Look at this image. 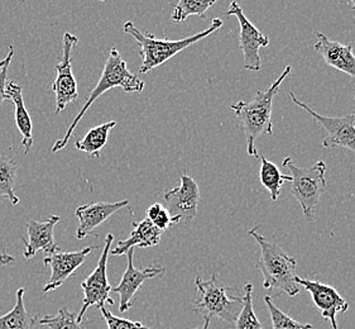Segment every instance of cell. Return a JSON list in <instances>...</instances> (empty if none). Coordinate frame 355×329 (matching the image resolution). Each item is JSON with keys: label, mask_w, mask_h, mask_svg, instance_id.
<instances>
[{"label": "cell", "mask_w": 355, "mask_h": 329, "mask_svg": "<svg viewBox=\"0 0 355 329\" xmlns=\"http://www.w3.org/2000/svg\"><path fill=\"white\" fill-rule=\"evenodd\" d=\"M114 87H121L124 93H142L144 89V81L139 76L129 71L128 66L121 58L119 51L115 47L110 50L98 85L95 86L90 96L86 99L84 107L80 109L78 115L72 121L71 126L67 128L64 138L58 140L56 144H53L52 152H58L64 149L73 135V130L76 128L78 122L83 119V117L87 112V109L92 107L94 101H98L103 94L107 93V90H112Z\"/></svg>", "instance_id": "3957f363"}, {"label": "cell", "mask_w": 355, "mask_h": 329, "mask_svg": "<svg viewBox=\"0 0 355 329\" xmlns=\"http://www.w3.org/2000/svg\"><path fill=\"white\" fill-rule=\"evenodd\" d=\"M128 258V265L125 269V272L121 278L119 285L112 289L114 293L119 294V312L125 313L129 309L133 307L135 301V295L139 292V289L143 287V284L147 280L153 279V278H162L164 275V267L159 265L147 267L143 270L135 269L133 265V256H135V248L130 250L125 253Z\"/></svg>", "instance_id": "7c38bea8"}, {"label": "cell", "mask_w": 355, "mask_h": 329, "mask_svg": "<svg viewBox=\"0 0 355 329\" xmlns=\"http://www.w3.org/2000/svg\"><path fill=\"white\" fill-rule=\"evenodd\" d=\"M41 326L49 329H83L78 322V313H72L67 308H61L56 315H47L40 321Z\"/></svg>", "instance_id": "4316f807"}, {"label": "cell", "mask_w": 355, "mask_h": 329, "mask_svg": "<svg viewBox=\"0 0 355 329\" xmlns=\"http://www.w3.org/2000/svg\"><path fill=\"white\" fill-rule=\"evenodd\" d=\"M227 17H235L241 27L239 43L243 51V67L249 71H259L261 70V56L259 50L270 44V38L261 33L256 26H253L238 3H230L227 9Z\"/></svg>", "instance_id": "30bf717a"}, {"label": "cell", "mask_w": 355, "mask_h": 329, "mask_svg": "<svg viewBox=\"0 0 355 329\" xmlns=\"http://www.w3.org/2000/svg\"><path fill=\"white\" fill-rule=\"evenodd\" d=\"M24 293L26 290L23 287L17 290L15 308L0 317V329H33L36 317L27 313L24 307Z\"/></svg>", "instance_id": "44dd1931"}, {"label": "cell", "mask_w": 355, "mask_h": 329, "mask_svg": "<svg viewBox=\"0 0 355 329\" xmlns=\"http://www.w3.org/2000/svg\"><path fill=\"white\" fill-rule=\"evenodd\" d=\"M78 38L70 32H66L62 41V61L56 65L57 76L52 90L56 96V113H61L67 104L78 101V84L72 74V49L78 44Z\"/></svg>", "instance_id": "8fae6325"}, {"label": "cell", "mask_w": 355, "mask_h": 329, "mask_svg": "<svg viewBox=\"0 0 355 329\" xmlns=\"http://www.w3.org/2000/svg\"><path fill=\"white\" fill-rule=\"evenodd\" d=\"M292 72L291 66H286L282 74L264 90H257L256 96L252 101H238L232 104L235 115L242 123L243 132L247 141V152L250 158H259L256 149L257 138L264 135H272V106L277 95L279 86Z\"/></svg>", "instance_id": "6da1fadb"}, {"label": "cell", "mask_w": 355, "mask_h": 329, "mask_svg": "<svg viewBox=\"0 0 355 329\" xmlns=\"http://www.w3.org/2000/svg\"><path fill=\"white\" fill-rule=\"evenodd\" d=\"M147 219L150 221L156 228L159 229L161 232L167 230L172 226V219H171L170 213L166 208L159 204L155 203L147 209Z\"/></svg>", "instance_id": "83f0119b"}, {"label": "cell", "mask_w": 355, "mask_h": 329, "mask_svg": "<svg viewBox=\"0 0 355 329\" xmlns=\"http://www.w3.org/2000/svg\"><path fill=\"white\" fill-rule=\"evenodd\" d=\"M95 248L96 246L85 247L75 252H62L57 250L50 256L43 258V264L51 267V278L43 287V293H50L52 290H56L57 287H62L66 280L85 262L86 258Z\"/></svg>", "instance_id": "5bb4252c"}, {"label": "cell", "mask_w": 355, "mask_h": 329, "mask_svg": "<svg viewBox=\"0 0 355 329\" xmlns=\"http://www.w3.org/2000/svg\"><path fill=\"white\" fill-rule=\"evenodd\" d=\"M115 126H116V122L110 121V122L103 123L100 126L94 127L86 133L84 138L76 141L75 147L90 158H99L100 151L107 146L110 130Z\"/></svg>", "instance_id": "ffe728a7"}, {"label": "cell", "mask_w": 355, "mask_h": 329, "mask_svg": "<svg viewBox=\"0 0 355 329\" xmlns=\"http://www.w3.org/2000/svg\"><path fill=\"white\" fill-rule=\"evenodd\" d=\"M195 285L199 298L195 301L193 312L204 315V318H218L229 324H235L243 308V299L230 295V289L221 282L218 273H213L209 280L196 278Z\"/></svg>", "instance_id": "5b68a950"}, {"label": "cell", "mask_w": 355, "mask_h": 329, "mask_svg": "<svg viewBox=\"0 0 355 329\" xmlns=\"http://www.w3.org/2000/svg\"><path fill=\"white\" fill-rule=\"evenodd\" d=\"M209 327H210V319L204 318V324H202V327H199V328L195 329H209Z\"/></svg>", "instance_id": "d6a6232c"}, {"label": "cell", "mask_w": 355, "mask_h": 329, "mask_svg": "<svg viewBox=\"0 0 355 329\" xmlns=\"http://www.w3.org/2000/svg\"><path fill=\"white\" fill-rule=\"evenodd\" d=\"M162 232L156 228L152 223L146 218L141 222L133 223V230L128 239H124L118 242V246L114 248L110 253L114 256H121L125 255L130 248L141 247H155L161 242Z\"/></svg>", "instance_id": "ac0fdd59"}, {"label": "cell", "mask_w": 355, "mask_h": 329, "mask_svg": "<svg viewBox=\"0 0 355 329\" xmlns=\"http://www.w3.org/2000/svg\"><path fill=\"white\" fill-rule=\"evenodd\" d=\"M282 166L292 172L291 194L299 201L307 221H313L315 209L327 189V164L318 161L310 167H299L291 158H286Z\"/></svg>", "instance_id": "8992f818"}, {"label": "cell", "mask_w": 355, "mask_h": 329, "mask_svg": "<svg viewBox=\"0 0 355 329\" xmlns=\"http://www.w3.org/2000/svg\"><path fill=\"white\" fill-rule=\"evenodd\" d=\"M7 94L9 95V99L15 104V124L23 137L21 144L24 149V153H28L33 146V124L29 117L28 110L24 106L23 89L15 81H8Z\"/></svg>", "instance_id": "d6986e66"}, {"label": "cell", "mask_w": 355, "mask_h": 329, "mask_svg": "<svg viewBox=\"0 0 355 329\" xmlns=\"http://www.w3.org/2000/svg\"><path fill=\"white\" fill-rule=\"evenodd\" d=\"M215 0H181L175 6V12L172 15V21L182 23L190 15H199L204 18L209 8L213 7Z\"/></svg>", "instance_id": "d4e9b609"}, {"label": "cell", "mask_w": 355, "mask_h": 329, "mask_svg": "<svg viewBox=\"0 0 355 329\" xmlns=\"http://www.w3.org/2000/svg\"><path fill=\"white\" fill-rule=\"evenodd\" d=\"M13 56H15V49H13V46H9V53H8L7 58H3V60L0 61V71H1V69H3L6 65L10 64Z\"/></svg>", "instance_id": "1f68e13d"}, {"label": "cell", "mask_w": 355, "mask_h": 329, "mask_svg": "<svg viewBox=\"0 0 355 329\" xmlns=\"http://www.w3.org/2000/svg\"><path fill=\"white\" fill-rule=\"evenodd\" d=\"M243 296V308L236 318L235 329H263L262 324L258 321L254 309H253V285L247 282L244 287Z\"/></svg>", "instance_id": "cb8c5ba5"}, {"label": "cell", "mask_w": 355, "mask_h": 329, "mask_svg": "<svg viewBox=\"0 0 355 329\" xmlns=\"http://www.w3.org/2000/svg\"><path fill=\"white\" fill-rule=\"evenodd\" d=\"M113 235H107L104 242V248L101 251L99 262L87 278L81 282V287L84 290V301H83V308L78 313V322L81 324L84 317H85L87 309L90 307L101 308L105 304L113 305L114 301L110 298L112 287L107 281V258L110 253V247L113 244Z\"/></svg>", "instance_id": "52a82bcc"}, {"label": "cell", "mask_w": 355, "mask_h": 329, "mask_svg": "<svg viewBox=\"0 0 355 329\" xmlns=\"http://www.w3.org/2000/svg\"><path fill=\"white\" fill-rule=\"evenodd\" d=\"M60 221L61 218L58 215H51L44 222L29 221L27 223L28 242H24V258L28 260L36 256L38 251H42L46 258L60 250L53 236V229Z\"/></svg>", "instance_id": "2e32d148"}, {"label": "cell", "mask_w": 355, "mask_h": 329, "mask_svg": "<svg viewBox=\"0 0 355 329\" xmlns=\"http://www.w3.org/2000/svg\"><path fill=\"white\" fill-rule=\"evenodd\" d=\"M264 301L270 310V321H272V328L273 329H313L311 324L309 323H300L295 319H292L291 317L284 314L282 310L273 304L272 296L267 295L264 298Z\"/></svg>", "instance_id": "484cf974"}, {"label": "cell", "mask_w": 355, "mask_h": 329, "mask_svg": "<svg viewBox=\"0 0 355 329\" xmlns=\"http://www.w3.org/2000/svg\"><path fill=\"white\" fill-rule=\"evenodd\" d=\"M223 27V21L219 18L213 19V23L209 28L199 32L193 36L186 37L178 41H170V40H159L153 35H143L139 29L135 27L132 22H127L123 26V31L135 38L137 43L141 46L139 55L142 56V66L139 74H147L156 69L158 66L167 62L168 60L176 56L181 51L186 50L192 44L199 42L207 36L213 35L218 29Z\"/></svg>", "instance_id": "277c9868"}, {"label": "cell", "mask_w": 355, "mask_h": 329, "mask_svg": "<svg viewBox=\"0 0 355 329\" xmlns=\"http://www.w3.org/2000/svg\"><path fill=\"white\" fill-rule=\"evenodd\" d=\"M292 101L302 108L309 115L319 123L327 132V137L324 140L322 146L325 149H348L355 152V117L354 115L345 117H324L315 112L313 109L306 106L304 101H300L293 92H290Z\"/></svg>", "instance_id": "ba28073f"}, {"label": "cell", "mask_w": 355, "mask_h": 329, "mask_svg": "<svg viewBox=\"0 0 355 329\" xmlns=\"http://www.w3.org/2000/svg\"><path fill=\"white\" fill-rule=\"evenodd\" d=\"M354 99H355V93H354ZM354 117H355V112H354Z\"/></svg>", "instance_id": "e575fe53"}, {"label": "cell", "mask_w": 355, "mask_h": 329, "mask_svg": "<svg viewBox=\"0 0 355 329\" xmlns=\"http://www.w3.org/2000/svg\"><path fill=\"white\" fill-rule=\"evenodd\" d=\"M9 65L10 64L6 65L0 71V106H1L3 101L9 99V95L7 94L8 67H9Z\"/></svg>", "instance_id": "f546056e"}, {"label": "cell", "mask_w": 355, "mask_h": 329, "mask_svg": "<svg viewBox=\"0 0 355 329\" xmlns=\"http://www.w3.org/2000/svg\"><path fill=\"white\" fill-rule=\"evenodd\" d=\"M124 208H128L133 214V210L130 209L128 201H115V203L100 201V203H92V204H85V205L78 207L75 210V215L78 218L76 238L84 239L89 235H92L94 229L98 228L112 215L118 213Z\"/></svg>", "instance_id": "9a60e30c"}, {"label": "cell", "mask_w": 355, "mask_h": 329, "mask_svg": "<svg viewBox=\"0 0 355 329\" xmlns=\"http://www.w3.org/2000/svg\"><path fill=\"white\" fill-rule=\"evenodd\" d=\"M350 6H352V7L354 8L355 9V0H353V1H350Z\"/></svg>", "instance_id": "836d02e7"}, {"label": "cell", "mask_w": 355, "mask_h": 329, "mask_svg": "<svg viewBox=\"0 0 355 329\" xmlns=\"http://www.w3.org/2000/svg\"><path fill=\"white\" fill-rule=\"evenodd\" d=\"M15 179H17L15 158L0 155V199L7 198L13 205L19 204V198L17 196L15 192Z\"/></svg>", "instance_id": "603a6c76"}, {"label": "cell", "mask_w": 355, "mask_h": 329, "mask_svg": "<svg viewBox=\"0 0 355 329\" xmlns=\"http://www.w3.org/2000/svg\"><path fill=\"white\" fill-rule=\"evenodd\" d=\"M17 262L13 256L7 255V253H0V265H15Z\"/></svg>", "instance_id": "4dcf8cb0"}, {"label": "cell", "mask_w": 355, "mask_h": 329, "mask_svg": "<svg viewBox=\"0 0 355 329\" xmlns=\"http://www.w3.org/2000/svg\"><path fill=\"white\" fill-rule=\"evenodd\" d=\"M259 179L262 184L270 194V201H277L281 195V189L284 183H292V176L284 175L279 171L276 164L270 161L268 158H261V170H259Z\"/></svg>", "instance_id": "7402d4cb"}, {"label": "cell", "mask_w": 355, "mask_h": 329, "mask_svg": "<svg viewBox=\"0 0 355 329\" xmlns=\"http://www.w3.org/2000/svg\"><path fill=\"white\" fill-rule=\"evenodd\" d=\"M318 42L313 44V49L329 66L339 71L348 74L355 80V56L352 44L330 41L324 33L316 32Z\"/></svg>", "instance_id": "e0dca14e"}, {"label": "cell", "mask_w": 355, "mask_h": 329, "mask_svg": "<svg viewBox=\"0 0 355 329\" xmlns=\"http://www.w3.org/2000/svg\"><path fill=\"white\" fill-rule=\"evenodd\" d=\"M167 204V210L171 215L172 224H190L198 214L200 201V189L198 183L182 174L180 179V185L172 190H167L164 195Z\"/></svg>", "instance_id": "9c48e42d"}, {"label": "cell", "mask_w": 355, "mask_h": 329, "mask_svg": "<svg viewBox=\"0 0 355 329\" xmlns=\"http://www.w3.org/2000/svg\"><path fill=\"white\" fill-rule=\"evenodd\" d=\"M257 229H250L248 233L261 247V258L254 267L262 272L263 287L270 292L277 289L288 296H296L300 293L299 285L295 281L297 276L296 260L288 256L279 244H273L266 237L261 236Z\"/></svg>", "instance_id": "7a4b0ae2"}, {"label": "cell", "mask_w": 355, "mask_h": 329, "mask_svg": "<svg viewBox=\"0 0 355 329\" xmlns=\"http://www.w3.org/2000/svg\"><path fill=\"white\" fill-rule=\"evenodd\" d=\"M295 281L297 285L305 287L311 295L313 304L320 309L322 318L327 319L333 329L338 328L336 315L348 312V301H345L335 287L322 284L316 280L302 279L296 276Z\"/></svg>", "instance_id": "4fadbf2b"}, {"label": "cell", "mask_w": 355, "mask_h": 329, "mask_svg": "<svg viewBox=\"0 0 355 329\" xmlns=\"http://www.w3.org/2000/svg\"><path fill=\"white\" fill-rule=\"evenodd\" d=\"M100 312L107 322V329H150L144 327L141 322H133L125 318L115 317L105 307H101Z\"/></svg>", "instance_id": "f1b7e54d"}]
</instances>
